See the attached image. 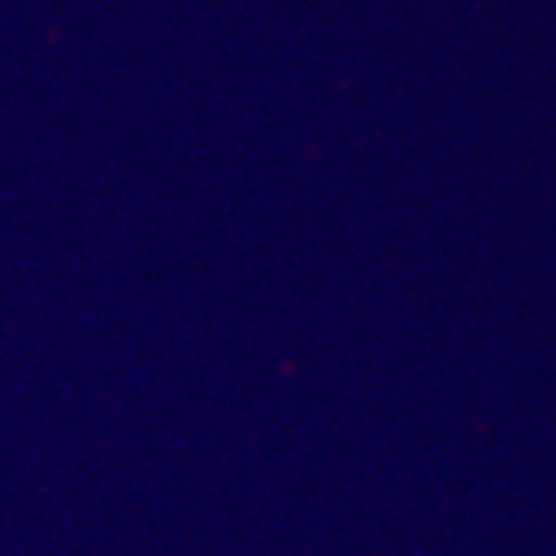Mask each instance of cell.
Wrapping results in <instances>:
<instances>
[]
</instances>
